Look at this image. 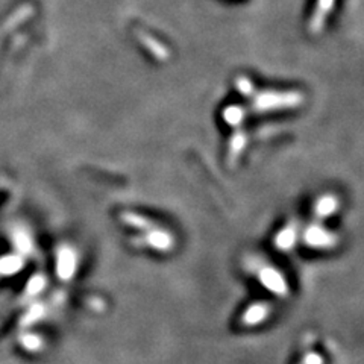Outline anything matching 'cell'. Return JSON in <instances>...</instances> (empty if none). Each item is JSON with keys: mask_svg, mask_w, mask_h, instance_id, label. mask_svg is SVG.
<instances>
[{"mask_svg": "<svg viewBox=\"0 0 364 364\" xmlns=\"http://www.w3.org/2000/svg\"><path fill=\"white\" fill-rule=\"evenodd\" d=\"M143 240L149 243L151 246H154L155 249H168L172 246V235L168 232H166L164 230H159V228H151V230H147L144 234Z\"/></svg>", "mask_w": 364, "mask_h": 364, "instance_id": "5", "label": "cell"}, {"mask_svg": "<svg viewBox=\"0 0 364 364\" xmlns=\"http://www.w3.org/2000/svg\"><path fill=\"white\" fill-rule=\"evenodd\" d=\"M294 235H296V230L293 226H287L286 230H282L278 235V246H290L293 245L294 240Z\"/></svg>", "mask_w": 364, "mask_h": 364, "instance_id": "11", "label": "cell"}, {"mask_svg": "<svg viewBox=\"0 0 364 364\" xmlns=\"http://www.w3.org/2000/svg\"><path fill=\"white\" fill-rule=\"evenodd\" d=\"M336 4V0H317V6L310 20V29L311 32H321L328 16L331 14V9Z\"/></svg>", "mask_w": 364, "mask_h": 364, "instance_id": "3", "label": "cell"}, {"mask_svg": "<svg viewBox=\"0 0 364 364\" xmlns=\"http://www.w3.org/2000/svg\"><path fill=\"white\" fill-rule=\"evenodd\" d=\"M140 41L146 46V49L149 50L155 56V58H158V60L168 58V50L166 49V46L159 43L158 40L152 38L151 36H144V33H140Z\"/></svg>", "mask_w": 364, "mask_h": 364, "instance_id": "8", "label": "cell"}, {"mask_svg": "<svg viewBox=\"0 0 364 364\" xmlns=\"http://www.w3.org/2000/svg\"><path fill=\"white\" fill-rule=\"evenodd\" d=\"M0 264H2L4 270L11 272V270H14L20 266V259L16 258V257H8V258H4L2 261H0Z\"/></svg>", "mask_w": 364, "mask_h": 364, "instance_id": "13", "label": "cell"}, {"mask_svg": "<svg viewBox=\"0 0 364 364\" xmlns=\"http://www.w3.org/2000/svg\"><path fill=\"white\" fill-rule=\"evenodd\" d=\"M338 208V199L334 195H325L318 198L314 205V214L317 219H325L334 214Z\"/></svg>", "mask_w": 364, "mask_h": 364, "instance_id": "6", "label": "cell"}, {"mask_svg": "<svg viewBox=\"0 0 364 364\" xmlns=\"http://www.w3.org/2000/svg\"><path fill=\"white\" fill-rule=\"evenodd\" d=\"M336 240L337 237L321 225H311L305 231V242L313 247H331L336 245Z\"/></svg>", "mask_w": 364, "mask_h": 364, "instance_id": "2", "label": "cell"}, {"mask_svg": "<svg viewBox=\"0 0 364 364\" xmlns=\"http://www.w3.org/2000/svg\"><path fill=\"white\" fill-rule=\"evenodd\" d=\"M246 117V109L240 105L226 107L223 111V120L232 128H240Z\"/></svg>", "mask_w": 364, "mask_h": 364, "instance_id": "7", "label": "cell"}, {"mask_svg": "<svg viewBox=\"0 0 364 364\" xmlns=\"http://www.w3.org/2000/svg\"><path fill=\"white\" fill-rule=\"evenodd\" d=\"M247 146V135L245 131L237 129L235 134H232L230 146H228V159H230V164H235L238 159H240L242 154L245 152Z\"/></svg>", "mask_w": 364, "mask_h": 364, "instance_id": "4", "label": "cell"}, {"mask_svg": "<svg viewBox=\"0 0 364 364\" xmlns=\"http://www.w3.org/2000/svg\"><path fill=\"white\" fill-rule=\"evenodd\" d=\"M61 272L64 273V275H67V273H70L72 267H73V255L68 252V250H65V252H63L61 255Z\"/></svg>", "mask_w": 364, "mask_h": 364, "instance_id": "12", "label": "cell"}, {"mask_svg": "<svg viewBox=\"0 0 364 364\" xmlns=\"http://www.w3.org/2000/svg\"><path fill=\"white\" fill-rule=\"evenodd\" d=\"M304 96L299 91H278V90H264L259 91L250 97V108L254 112L264 114L273 111L293 109L302 105Z\"/></svg>", "mask_w": 364, "mask_h": 364, "instance_id": "1", "label": "cell"}, {"mask_svg": "<svg viewBox=\"0 0 364 364\" xmlns=\"http://www.w3.org/2000/svg\"><path fill=\"white\" fill-rule=\"evenodd\" d=\"M235 87H237V90L240 91V93H242L243 96H246V97H249V99L255 95V85H254V82L250 81V79L246 77V76L237 77V79H235Z\"/></svg>", "mask_w": 364, "mask_h": 364, "instance_id": "10", "label": "cell"}, {"mask_svg": "<svg viewBox=\"0 0 364 364\" xmlns=\"http://www.w3.org/2000/svg\"><path fill=\"white\" fill-rule=\"evenodd\" d=\"M122 220L124 223L139 228V230H143V231L151 230V228L155 226L154 222H151L147 218H143V215L135 214V213H123L122 214Z\"/></svg>", "mask_w": 364, "mask_h": 364, "instance_id": "9", "label": "cell"}, {"mask_svg": "<svg viewBox=\"0 0 364 364\" xmlns=\"http://www.w3.org/2000/svg\"><path fill=\"white\" fill-rule=\"evenodd\" d=\"M16 240H17L18 247H21V249H28L29 247V238L25 234H17L16 235Z\"/></svg>", "mask_w": 364, "mask_h": 364, "instance_id": "14", "label": "cell"}]
</instances>
